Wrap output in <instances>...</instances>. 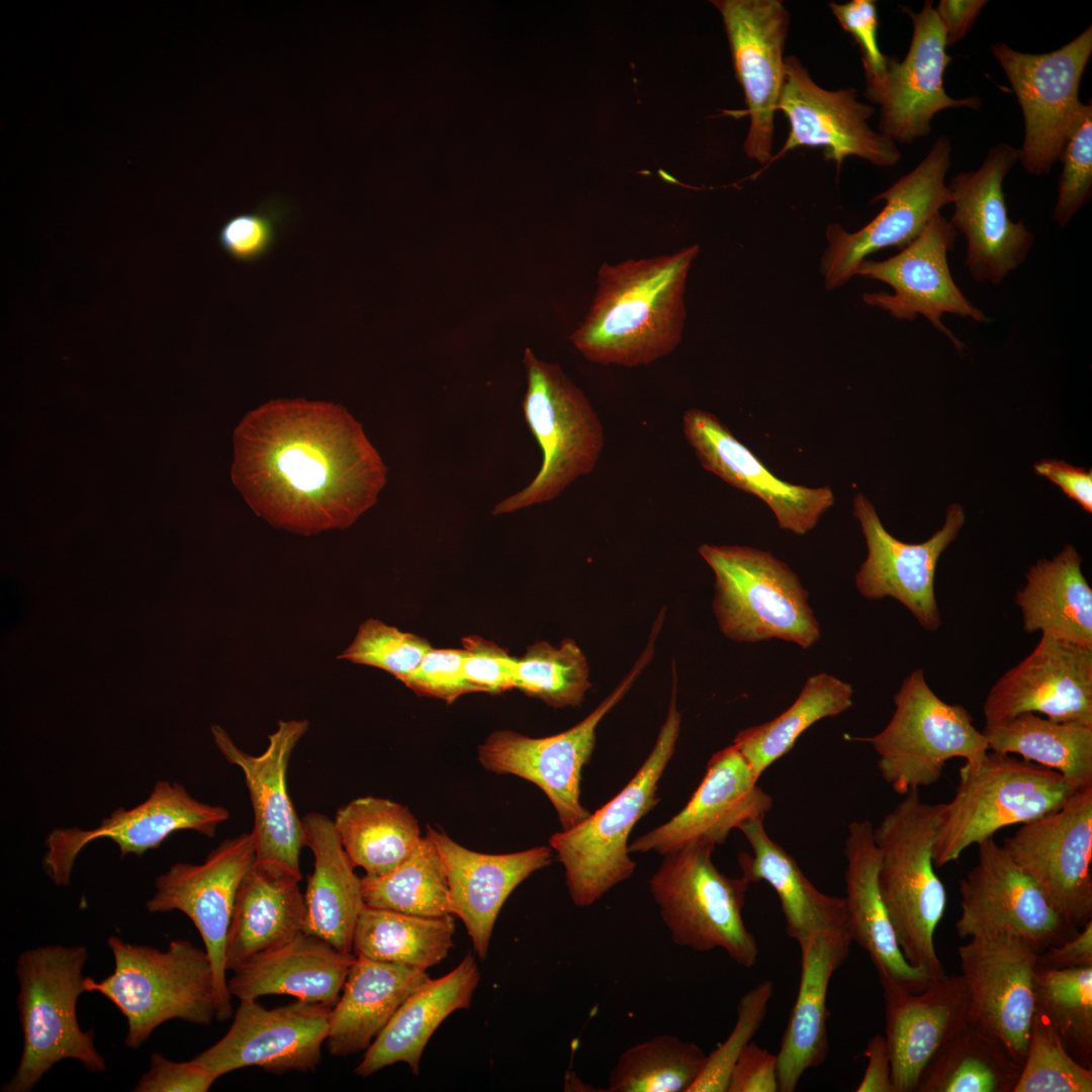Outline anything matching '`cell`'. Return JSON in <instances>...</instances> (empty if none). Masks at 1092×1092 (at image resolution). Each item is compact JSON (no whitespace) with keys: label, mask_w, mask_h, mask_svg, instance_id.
Instances as JSON below:
<instances>
[{"label":"cell","mask_w":1092,"mask_h":1092,"mask_svg":"<svg viewBox=\"0 0 1092 1092\" xmlns=\"http://www.w3.org/2000/svg\"><path fill=\"white\" fill-rule=\"evenodd\" d=\"M232 478L270 525L302 535L346 529L372 508L387 467L341 404L276 399L234 433Z\"/></svg>","instance_id":"cell-1"},{"label":"cell","mask_w":1092,"mask_h":1092,"mask_svg":"<svg viewBox=\"0 0 1092 1092\" xmlns=\"http://www.w3.org/2000/svg\"><path fill=\"white\" fill-rule=\"evenodd\" d=\"M698 245L674 253L603 263L589 308L570 335L574 348L601 365L638 367L679 345L688 275Z\"/></svg>","instance_id":"cell-2"},{"label":"cell","mask_w":1092,"mask_h":1092,"mask_svg":"<svg viewBox=\"0 0 1092 1092\" xmlns=\"http://www.w3.org/2000/svg\"><path fill=\"white\" fill-rule=\"evenodd\" d=\"M938 808L923 802L919 789L910 790L874 829L879 889L898 945L905 960L932 980L946 975L934 946L946 906L933 862Z\"/></svg>","instance_id":"cell-3"},{"label":"cell","mask_w":1092,"mask_h":1092,"mask_svg":"<svg viewBox=\"0 0 1092 1092\" xmlns=\"http://www.w3.org/2000/svg\"><path fill=\"white\" fill-rule=\"evenodd\" d=\"M114 969L100 981L85 977V992H97L124 1016L127 1048H141L161 1024L180 1019L208 1025L216 1018L213 971L205 949L187 939L166 949L107 938Z\"/></svg>","instance_id":"cell-4"},{"label":"cell","mask_w":1092,"mask_h":1092,"mask_svg":"<svg viewBox=\"0 0 1092 1092\" xmlns=\"http://www.w3.org/2000/svg\"><path fill=\"white\" fill-rule=\"evenodd\" d=\"M86 946L51 944L22 951L16 963L17 1009L23 1048L4 1092H29L64 1060H75L91 1073L106 1070L94 1030H83L77 1002L85 992Z\"/></svg>","instance_id":"cell-5"},{"label":"cell","mask_w":1092,"mask_h":1092,"mask_svg":"<svg viewBox=\"0 0 1092 1092\" xmlns=\"http://www.w3.org/2000/svg\"><path fill=\"white\" fill-rule=\"evenodd\" d=\"M680 724L673 667L667 715L641 767L612 800L549 838V846L564 868L566 888L575 906H592L633 876L636 862L630 857L628 839L634 826L659 802L658 783L674 753Z\"/></svg>","instance_id":"cell-6"},{"label":"cell","mask_w":1092,"mask_h":1092,"mask_svg":"<svg viewBox=\"0 0 1092 1092\" xmlns=\"http://www.w3.org/2000/svg\"><path fill=\"white\" fill-rule=\"evenodd\" d=\"M1078 790L1056 770L988 750L980 762L961 767L952 799L939 804L935 868L958 860L1000 829L1060 809Z\"/></svg>","instance_id":"cell-7"},{"label":"cell","mask_w":1092,"mask_h":1092,"mask_svg":"<svg viewBox=\"0 0 1092 1092\" xmlns=\"http://www.w3.org/2000/svg\"><path fill=\"white\" fill-rule=\"evenodd\" d=\"M698 552L714 572L713 611L730 640L779 639L808 649L821 638L798 575L770 552L748 546L702 544Z\"/></svg>","instance_id":"cell-8"},{"label":"cell","mask_w":1092,"mask_h":1092,"mask_svg":"<svg viewBox=\"0 0 1092 1092\" xmlns=\"http://www.w3.org/2000/svg\"><path fill=\"white\" fill-rule=\"evenodd\" d=\"M523 363L527 388L522 408L540 446L542 465L527 486L493 507V516L553 500L593 471L605 445L598 414L562 368L538 359L530 348L525 349Z\"/></svg>","instance_id":"cell-9"},{"label":"cell","mask_w":1092,"mask_h":1092,"mask_svg":"<svg viewBox=\"0 0 1092 1092\" xmlns=\"http://www.w3.org/2000/svg\"><path fill=\"white\" fill-rule=\"evenodd\" d=\"M714 849L691 844L663 855L649 880L650 893L673 943L700 952L720 948L749 969L759 951L742 917L750 884L721 873L712 860Z\"/></svg>","instance_id":"cell-10"},{"label":"cell","mask_w":1092,"mask_h":1092,"mask_svg":"<svg viewBox=\"0 0 1092 1092\" xmlns=\"http://www.w3.org/2000/svg\"><path fill=\"white\" fill-rule=\"evenodd\" d=\"M895 711L878 734L856 738L872 744L883 780L905 795L939 781L954 757L974 765L982 760L987 740L973 724L968 710L942 701L929 687L922 669L906 676L894 696Z\"/></svg>","instance_id":"cell-11"},{"label":"cell","mask_w":1092,"mask_h":1092,"mask_svg":"<svg viewBox=\"0 0 1092 1092\" xmlns=\"http://www.w3.org/2000/svg\"><path fill=\"white\" fill-rule=\"evenodd\" d=\"M660 625L659 621L654 623L649 642L632 670L583 720L563 732L539 738L496 730L478 746L482 767L536 785L553 805L562 830L584 820L590 812L581 804L580 783L596 746L597 727L651 660Z\"/></svg>","instance_id":"cell-12"},{"label":"cell","mask_w":1092,"mask_h":1092,"mask_svg":"<svg viewBox=\"0 0 1092 1092\" xmlns=\"http://www.w3.org/2000/svg\"><path fill=\"white\" fill-rule=\"evenodd\" d=\"M991 52L1023 114L1019 161L1028 174L1046 175L1059 161L1083 104L1079 88L1092 54V27L1051 53H1021L1002 42L991 44Z\"/></svg>","instance_id":"cell-13"},{"label":"cell","mask_w":1092,"mask_h":1092,"mask_svg":"<svg viewBox=\"0 0 1092 1092\" xmlns=\"http://www.w3.org/2000/svg\"><path fill=\"white\" fill-rule=\"evenodd\" d=\"M950 156L951 143L945 134H940L912 171L873 198V202L885 201L873 220L851 233L837 222L827 225V246L819 267L827 290L847 283L869 255L890 247L905 248L941 208L951 203V192L945 183Z\"/></svg>","instance_id":"cell-14"},{"label":"cell","mask_w":1092,"mask_h":1092,"mask_svg":"<svg viewBox=\"0 0 1092 1092\" xmlns=\"http://www.w3.org/2000/svg\"><path fill=\"white\" fill-rule=\"evenodd\" d=\"M255 857L252 831L228 838L202 863L176 862L158 876L155 893L146 902L150 913H184L198 930L212 966L219 1021L233 1014L225 976V943L238 889Z\"/></svg>","instance_id":"cell-15"},{"label":"cell","mask_w":1092,"mask_h":1092,"mask_svg":"<svg viewBox=\"0 0 1092 1092\" xmlns=\"http://www.w3.org/2000/svg\"><path fill=\"white\" fill-rule=\"evenodd\" d=\"M1002 846L1068 923L1082 929L1092 920V787L1021 824Z\"/></svg>","instance_id":"cell-16"},{"label":"cell","mask_w":1092,"mask_h":1092,"mask_svg":"<svg viewBox=\"0 0 1092 1092\" xmlns=\"http://www.w3.org/2000/svg\"><path fill=\"white\" fill-rule=\"evenodd\" d=\"M978 846L977 863L960 882L962 913L954 925L960 938L1006 933L1040 952L1079 932L993 837Z\"/></svg>","instance_id":"cell-17"},{"label":"cell","mask_w":1092,"mask_h":1092,"mask_svg":"<svg viewBox=\"0 0 1092 1092\" xmlns=\"http://www.w3.org/2000/svg\"><path fill=\"white\" fill-rule=\"evenodd\" d=\"M777 110L785 114L790 131L766 166L800 147L821 148L837 171L848 157L877 167H893L901 160L896 143L870 126L873 105L859 101L854 88L821 87L796 56L785 57Z\"/></svg>","instance_id":"cell-18"},{"label":"cell","mask_w":1092,"mask_h":1092,"mask_svg":"<svg viewBox=\"0 0 1092 1092\" xmlns=\"http://www.w3.org/2000/svg\"><path fill=\"white\" fill-rule=\"evenodd\" d=\"M957 235L951 222L939 213L897 255L883 261L862 260L856 275L893 288V293H864L866 304L900 321L913 322L921 314L962 351L964 344L942 323V316L950 313L978 323L990 318L965 296L951 276L947 253L954 247Z\"/></svg>","instance_id":"cell-19"},{"label":"cell","mask_w":1092,"mask_h":1092,"mask_svg":"<svg viewBox=\"0 0 1092 1092\" xmlns=\"http://www.w3.org/2000/svg\"><path fill=\"white\" fill-rule=\"evenodd\" d=\"M912 20L913 34L906 57H888L885 74L866 79L864 96L880 106L879 131L895 143L912 144L927 136L933 116L946 108L978 109L981 99L950 97L943 84L944 71L951 61L946 54L942 26L932 1L919 12L902 6Z\"/></svg>","instance_id":"cell-20"},{"label":"cell","mask_w":1092,"mask_h":1092,"mask_svg":"<svg viewBox=\"0 0 1092 1092\" xmlns=\"http://www.w3.org/2000/svg\"><path fill=\"white\" fill-rule=\"evenodd\" d=\"M1038 951L1026 940L995 933L959 947L969 998V1023L998 1039L1022 1065L1035 1012Z\"/></svg>","instance_id":"cell-21"},{"label":"cell","mask_w":1092,"mask_h":1092,"mask_svg":"<svg viewBox=\"0 0 1092 1092\" xmlns=\"http://www.w3.org/2000/svg\"><path fill=\"white\" fill-rule=\"evenodd\" d=\"M722 16L732 64L749 115L743 144L747 158L767 165L775 115L784 84L790 13L782 0H714Z\"/></svg>","instance_id":"cell-22"},{"label":"cell","mask_w":1092,"mask_h":1092,"mask_svg":"<svg viewBox=\"0 0 1092 1092\" xmlns=\"http://www.w3.org/2000/svg\"><path fill=\"white\" fill-rule=\"evenodd\" d=\"M230 818L220 805L194 799L176 782L157 781L150 796L130 809L117 808L92 829L56 828L44 840L43 869L56 886L70 884L75 860L90 842L107 838L121 856H142L156 849L178 830H194L213 837L217 826Z\"/></svg>","instance_id":"cell-23"},{"label":"cell","mask_w":1092,"mask_h":1092,"mask_svg":"<svg viewBox=\"0 0 1092 1092\" xmlns=\"http://www.w3.org/2000/svg\"><path fill=\"white\" fill-rule=\"evenodd\" d=\"M1019 161V149L1001 143L975 171L948 184L954 210L949 220L967 242L966 267L976 282L998 285L1027 258L1034 244L1023 221H1012L1003 182Z\"/></svg>","instance_id":"cell-24"},{"label":"cell","mask_w":1092,"mask_h":1092,"mask_svg":"<svg viewBox=\"0 0 1092 1092\" xmlns=\"http://www.w3.org/2000/svg\"><path fill=\"white\" fill-rule=\"evenodd\" d=\"M331 1006L303 1000L267 1009L242 1000L226 1033L195 1057L218 1078L246 1067L312 1072L322 1061Z\"/></svg>","instance_id":"cell-25"},{"label":"cell","mask_w":1092,"mask_h":1092,"mask_svg":"<svg viewBox=\"0 0 1092 1092\" xmlns=\"http://www.w3.org/2000/svg\"><path fill=\"white\" fill-rule=\"evenodd\" d=\"M853 515L860 524L868 549L867 558L855 574L858 593L873 601L893 598L923 629L937 631L941 616L934 589L935 569L940 555L965 524L962 506L950 505L943 526L919 544L905 543L892 536L862 493L853 499Z\"/></svg>","instance_id":"cell-26"},{"label":"cell","mask_w":1092,"mask_h":1092,"mask_svg":"<svg viewBox=\"0 0 1092 1092\" xmlns=\"http://www.w3.org/2000/svg\"><path fill=\"white\" fill-rule=\"evenodd\" d=\"M772 798L757 786L743 755L731 744L715 752L687 805L670 820L636 838L631 852L665 855L691 844L716 847L752 819H764Z\"/></svg>","instance_id":"cell-27"},{"label":"cell","mask_w":1092,"mask_h":1092,"mask_svg":"<svg viewBox=\"0 0 1092 1092\" xmlns=\"http://www.w3.org/2000/svg\"><path fill=\"white\" fill-rule=\"evenodd\" d=\"M983 712L986 724L1030 712L1092 725V648L1041 635L990 689Z\"/></svg>","instance_id":"cell-28"},{"label":"cell","mask_w":1092,"mask_h":1092,"mask_svg":"<svg viewBox=\"0 0 1092 1092\" xmlns=\"http://www.w3.org/2000/svg\"><path fill=\"white\" fill-rule=\"evenodd\" d=\"M308 726L307 720H279L260 755L239 748L220 726L211 727L220 753L239 766L245 777L254 814L255 859L281 867L300 879L299 854L305 839L301 818L288 794L286 777L291 753Z\"/></svg>","instance_id":"cell-29"},{"label":"cell","mask_w":1092,"mask_h":1092,"mask_svg":"<svg viewBox=\"0 0 1092 1092\" xmlns=\"http://www.w3.org/2000/svg\"><path fill=\"white\" fill-rule=\"evenodd\" d=\"M682 430L702 466L728 484L756 495L772 511L781 529L805 535L834 504L830 487L792 484L767 467L712 413L690 408Z\"/></svg>","instance_id":"cell-30"},{"label":"cell","mask_w":1092,"mask_h":1092,"mask_svg":"<svg viewBox=\"0 0 1092 1092\" xmlns=\"http://www.w3.org/2000/svg\"><path fill=\"white\" fill-rule=\"evenodd\" d=\"M885 1039L896 1092H915L936 1052L969 1022V998L961 975L932 980L920 992L881 984Z\"/></svg>","instance_id":"cell-31"},{"label":"cell","mask_w":1092,"mask_h":1092,"mask_svg":"<svg viewBox=\"0 0 1092 1092\" xmlns=\"http://www.w3.org/2000/svg\"><path fill=\"white\" fill-rule=\"evenodd\" d=\"M443 859L450 913L465 925L478 959L485 960L497 915L512 892L553 860L550 846L489 854L468 849L444 831L427 826Z\"/></svg>","instance_id":"cell-32"},{"label":"cell","mask_w":1092,"mask_h":1092,"mask_svg":"<svg viewBox=\"0 0 1092 1092\" xmlns=\"http://www.w3.org/2000/svg\"><path fill=\"white\" fill-rule=\"evenodd\" d=\"M847 829L844 901L849 936L869 954L881 984L893 983L910 992L923 991L932 979L905 960L880 893V856L874 827L863 820L852 821Z\"/></svg>","instance_id":"cell-33"},{"label":"cell","mask_w":1092,"mask_h":1092,"mask_svg":"<svg viewBox=\"0 0 1092 1092\" xmlns=\"http://www.w3.org/2000/svg\"><path fill=\"white\" fill-rule=\"evenodd\" d=\"M851 943L845 934H819L799 943L798 994L777 1054L779 1092H794L806 1071L828 1057V987Z\"/></svg>","instance_id":"cell-34"},{"label":"cell","mask_w":1092,"mask_h":1092,"mask_svg":"<svg viewBox=\"0 0 1092 1092\" xmlns=\"http://www.w3.org/2000/svg\"><path fill=\"white\" fill-rule=\"evenodd\" d=\"M300 880L281 867L254 860L234 905L224 952L226 971L305 932Z\"/></svg>","instance_id":"cell-35"},{"label":"cell","mask_w":1092,"mask_h":1092,"mask_svg":"<svg viewBox=\"0 0 1092 1092\" xmlns=\"http://www.w3.org/2000/svg\"><path fill=\"white\" fill-rule=\"evenodd\" d=\"M356 956L302 932L288 942L261 953L233 971L228 981L232 997L257 1000L270 994L333 1007L343 990Z\"/></svg>","instance_id":"cell-36"},{"label":"cell","mask_w":1092,"mask_h":1092,"mask_svg":"<svg viewBox=\"0 0 1092 1092\" xmlns=\"http://www.w3.org/2000/svg\"><path fill=\"white\" fill-rule=\"evenodd\" d=\"M479 980V970L471 953L447 975L428 979L398 1007L366 1050L355 1073L368 1077L385 1067L405 1063L418 1074L430 1037L451 1013L469 1008Z\"/></svg>","instance_id":"cell-37"},{"label":"cell","mask_w":1092,"mask_h":1092,"mask_svg":"<svg viewBox=\"0 0 1092 1092\" xmlns=\"http://www.w3.org/2000/svg\"><path fill=\"white\" fill-rule=\"evenodd\" d=\"M738 829L752 849V854H738L742 877L749 884L763 881L775 890L790 938L799 944L819 934L849 936L844 898L820 892L796 859L768 836L763 819L746 821Z\"/></svg>","instance_id":"cell-38"},{"label":"cell","mask_w":1092,"mask_h":1092,"mask_svg":"<svg viewBox=\"0 0 1092 1092\" xmlns=\"http://www.w3.org/2000/svg\"><path fill=\"white\" fill-rule=\"evenodd\" d=\"M301 822L305 846L314 857L304 893L305 932L341 951L353 952L355 926L365 905L362 878L355 873L332 819L310 812Z\"/></svg>","instance_id":"cell-39"},{"label":"cell","mask_w":1092,"mask_h":1092,"mask_svg":"<svg viewBox=\"0 0 1092 1092\" xmlns=\"http://www.w3.org/2000/svg\"><path fill=\"white\" fill-rule=\"evenodd\" d=\"M430 979L426 971L357 957L331 1008L326 1044L335 1057L367 1050L403 1001Z\"/></svg>","instance_id":"cell-40"},{"label":"cell","mask_w":1092,"mask_h":1092,"mask_svg":"<svg viewBox=\"0 0 1092 1092\" xmlns=\"http://www.w3.org/2000/svg\"><path fill=\"white\" fill-rule=\"evenodd\" d=\"M1081 563L1076 548L1066 544L1052 559L1029 567L1025 584L1015 595L1026 633L1092 648V588Z\"/></svg>","instance_id":"cell-41"},{"label":"cell","mask_w":1092,"mask_h":1092,"mask_svg":"<svg viewBox=\"0 0 1092 1092\" xmlns=\"http://www.w3.org/2000/svg\"><path fill=\"white\" fill-rule=\"evenodd\" d=\"M982 733L991 751L1018 754L1078 789L1092 787V725L1027 712L986 724Z\"/></svg>","instance_id":"cell-42"},{"label":"cell","mask_w":1092,"mask_h":1092,"mask_svg":"<svg viewBox=\"0 0 1092 1092\" xmlns=\"http://www.w3.org/2000/svg\"><path fill=\"white\" fill-rule=\"evenodd\" d=\"M333 822L351 862L367 877L394 870L422 838L408 808L384 798H357L341 807Z\"/></svg>","instance_id":"cell-43"},{"label":"cell","mask_w":1092,"mask_h":1092,"mask_svg":"<svg viewBox=\"0 0 1092 1092\" xmlns=\"http://www.w3.org/2000/svg\"><path fill=\"white\" fill-rule=\"evenodd\" d=\"M453 914L421 916L364 905L352 950L357 957L427 971L453 946Z\"/></svg>","instance_id":"cell-44"},{"label":"cell","mask_w":1092,"mask_h":1092,"mask_svg":"<svg viewBox=\"0 0 1092 1092\" xmlns=\"http://www.w3.org/2000/svg\"><path fill=\"white\" fill-rule=\"evenodd\" d=\"M1021 1069L998 1039L968 1022L932 1057L915 1092H1013Z\"/></svg>","instance_id":"cell-45"},{"label":"cell","mask_w":1092,"mask_h":1092,"mask_svg":"<svg viewBox=\"0 0 1092 1092\" xmlns=\"http://www.w3.org/2000/svg\"><path fill=\"white\" fill-rule=\"evenodd\" d=\"M853 688L847 681L827 672L813 674L786 711L770 721L739 731L732 744L758 781L813 724L848 710L853 705Z\"/></svg>","instance_id":"cell-46"},{"label":"cell","mask_w":1092,"mask_h":1092,"mask_svg":"<svg viewBox=\"0 0 1092 1092\" xmlns=\"http://www.w3.org/2000/svg\"><path fill=\"white\" fill-rule=\"evenodd\" d=\"M365 905L421 916L450 913L449 888L440 851L429 834L394 870L362 878Z\"/></svg>","instance_id":"cell-47"},{"label":"cell","mask_w":1092,"mask_h":1092,"mask_svg":"<svg viewBox=\"0 0 1092 1092\" xmlns=\"http://www.w3.org/2000/svg\"><path fill=\"white\" fill-rule=\"evenodd\" d=\"M707 1055L695 1042L660 1034L625 1050L608 1077V1092H688Z\"/></svg>","instance_id":"cell-48"},{"label":"cell","mask_w":1092,"mask_h":1092,"mask_svg":"<svg viewBox=\"0 0 1092 1092\" xmlns=\"http://www.w3.org/2000/svg\"><path fill=\"white\" fill-rule=\"evenodd\" d=\"M1034 990L1036 1007L1065 1050L1092 1068V966L1052 970L1036 964Z\"/></svg>","instance_id":"cell-49"},{"label":"cell","mask_w":1092,"mask_h":1092,"mask_svg":"<svg viewBox=\"0 0 1092 1092\" xmlns=\"http://www.w3.org/2000/svg\"><path fill=\"white\" fill-rule=\"evenodd\" d=\"M515 689L554 708L579 707L590 688L586 658L572 639L539 641L516 659Z\"/></svg>","instance_id":"cell-50"},{"label":"cell","mask_w":1092,"mask_h":1092,"mask_svg":"<svg viewBox=\"0 0 1092 1092\" xmlns=\"http://www.w3.org/2000/svg\"><path fill=\"white\" fill-rule=\"evenodd\" d=\"M1092 1068L1074 1060L1035 1006L1027 1053L1013 1092H1091Z\"/></svg>","instance_id":"cell-51"},{"label":"cell","mask_w":1092,"mask_h":1092,"mask_svg":"<svg viewBox=\"0 0 1092 1092\" xmlns=\"http://www.w3.org/2000/svg\"><path fill=\"white\" fill-rule=\"evenodd\" d=\"M432 648L425 638L369 618L338 658L382 669L402 681Z\"/></svg>","instance_id":"cell-52"},{"label":"cell","mask_w":1092,"mask_h":1092,"mask_svg":"<svg viewBox=\"0 0 1092 1092\" xmlns=\"http://www.w3.org/2000/svg\"><path fill=\"white\" fill-rule=\"evenodd\" d=\"M774 994L766 980L747 991L737 1004V1018L728 1037L707 1055L705 1066L688 1092H727L731 1070L758 1031Z\"/></svg>","instance_id":"cell-53"},{"label":"cell","mask_w":1092,"mask_h":1092,"mask_svg":"<svg viewBox=\"0 0 1092 1092\" xmlns=\"http://www.w3.org/2000/svg\"><path fill=\"white\" fill-rule=\"evenodd\" d=\"M1063 163L1052 218L1066 226L1092 194V103H1083L1059 159Z\"/></svg>","instance_id":"cell-54"},{"label":"cell","mask_w":1092,"mask_h":1092,"mask_svg":"<svg viewBox=\"0 0 1092 1092\" xmlns=\"http://www.w3.org/2000/svg\"><path fill=\"white\" fill-rule=\"evenodd\" d=\"M284 214V207L272 201L257 210L235 214L219 229V246L237 261L258 260L272 248Z\"/></svg>","instance_id":"cell-55"},{"label":"cell","mask_w":1092,"mask_h":1092,"mask_svg":"<svg viewBox=\"0 0 1092 1092\" xmlns=\"http://www.w3.org/2000/svg\"><path fill=\"white\" fill-rule=\"evenodd\" d=\"M463 659L462 648H432L418 668L401 682L418 695L453 703L465 694L478 693L463 674Z\"/></svg>","instance_id":"cell-56"},{"label":"cell","mask_w":1092,"mask_h":1092,"mask_svg":"<svg viewBox=\"0 0 1092 1092\" xmlns=\"http://www.w3.org/2000/svg\"><path fill=\"white\" fill-rule=\"evenodd\" d=\"M463 674L478 693L499 694L515 689L516 658L493 641L477 635L462 638Z\"/></svg>","instance_id":"cell-57"},{"label":"cell","mask_w":1092,"mask_h":1092,"mask_svg":"<svg viewBox=\"0 0 1092 1092\" xmlns=\"http://www.w3.org/2000/svg\"><path fill=\"white\" fill-rule=\"evenodd\" d=\"M828 6L842 29L848 32L859 47L866 79H880L886 72L888 57L882 53L878 42L879 18L876 1L831 2Z\"/></svg>","instance_id":"cell-58"},{"label":"cell","mask_w":1092,"mask_h":1092,"mask_svg":"<svg viewBox=\"0 0 1092 1092\" xmlns=\"http://www.w3.org/2000/svg\"><path fill=\"white\" fill-rule=\"evenodd\" d=\"M218 1079L195 1058L176 1062L155 1052L149 1070L139 1079L134 1092H206Z\"/></svg>","instance_id":"cell-59"},{"label":"cell","mask_w":1092,"mask_h":1092,"mask_svg":"<svg viewBox=\"0 0 1092 1092\" xmlns=\"http://www.w3.org/2000/svg\"><path fill=\"white\" fill-rule=\"evenodd\" d=\"M777 1055L750 1041L734 1064L727 1092H778Z\"/></svg>","instance_id":"cell-60"},{"label":"cell","mask_w":1092,"mask_h":1092,"mask_svg":"<svg viewBox=\"0 0 1092 1092\" xmlns=\"http://www.w3.org/2000/svg\"><path fill=\"white\" fill-rule=\"evenodd\" d=\"M1037 474L1046 477L1087 512H1092V470L1072 466L1061 460L1043 459L1034 465Z\"/></svg>","instance_id":"cell-61"},{"label":"cell","mask_w":1092,"mask_h":1092,"mask_svg":"<svg viewBox=\"0 0 1092 1092\" xmlns=\"http://www.w3.org/2000/svg\"><path fill=\"white\" fill-rule=\"evenodd\" d=\"M1036 963L1052 970L1092 966V920L1071 939L1038 952Z\"/></svg>","instance_id":"cell-62"},{"label":"cell","mask_w":1092,"mask_h":1092,"mask_svg":"<svg viewBox=\"0 0 1092 1092\" xmlns=\"http://www.w3.org/2000/svg\"><path fill=\"white\" fill-rule=\"evenodd\" d=\"M987 3L986 0L938 2L934 9L944 32L946 47L956 44L966 36Z\"/></svg>","instance_id":"cell-63"},{"label":"cell","mask_w":1092,"mask_h":1092,"mask_svg":"<svg viewBox=\"0 0 1092 1092\" xmlns=\"http://www.w3.org/2000/svg\"><path fill=\"white\" fill-rule=\"evenodd\" d=\"M863 1056L868 1060L867 1068L855 1092H896L885 1036H872L868 1040Z\"/></svg>","instance_id":"cell-64"}]
</instances>
